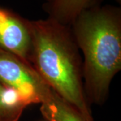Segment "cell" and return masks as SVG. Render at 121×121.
Segmentation results:
<instances>
[{"mask_svg": "<svg viewBox=\"0 0 121 121\" xmlns=\"http://www.w3.org/2000/svg\"><path fill=\"white\" fill-rule=\"evenodd\" d=\"M83 55V89L87 104H102L121 69V9L110 5L86 9L71 25Z\"/></svg>", "mask_w": 121, "mask_h": 121, "instance_id": "1", "label": "cell"}, {"mask_svg": "<svg viewBox=\"0 0 121 121\" xmlns=\"http://www.w3.org/2000/svg\"><path fill=\"white\" fill-rule=\"evenodd\" d=\"M31 25L30 65L52 90L94 121L83 89V60L71 26L50 17L31 20Z\"/></svg>", "mask_w": 121, "mask_h": 121, "instance_id": "2", "label": "cell"}, {"mask_svg": "<svg viewBox=\"0 0 121 121\" xmlns=\"http://www.w3.org/2000/svg\"><path fill=\"white\" fill-rule=\"evenodd\" d=\"M0 82L16 90L28 105L40 104L43 80L32 65L0 49Z\"/></svg>", "mask_w": 121, "mask_h": 121, "instance_id": "3", "label": "cell"}, {"mask_svg": "<svg viewBox=\"0 0 121 121\" xmlns=\"http://www.w3.org/2000/svg\"><path fill=\"white\" fill-rule=\"evenodd\" d=\"M0 49L30 65L32 51L31 20L0 7Z\"/></svg>", "mask_w": 121, "mask_h": 121, "instance_id": "4", "label": "cell"}, {"mask_svg": "<svg viewBox=\"0 0 121 121\" xmlns=\"http://www.w3.org/2000/svg\"><path fill=\"white\" fill-rule=\"evenodd\" d=\"M40 112L48 121H90L44 83L39 92Z\"/></svg>", "mask_w": 121, "mask_h": 121, "instance_id": "5", "label": "cell"}, {"mask_svg": "<svg viewBox=\"0 0 121 121\" xmlns=\"http://www.w3.org/2000/svg\"><path fill=\"white\" fill-rule=\"evenodd\" d=\"M102 0H52L43 5L48 17L61 24L71 26L83 11L100 5Z\"/></svg>", "mask_w": 121, "mask_h": 121, "instance_id": "6", "label": "cell"}, {"mask_svg": "<svg viewBox=\"0 0 121 121\" xmlns=\"http://www.w3.org/2000/svg\"><path fill=\"white\" fill-rule=\"evenodd\" d=\"M28 106L16 91L0 82V121H17Z\"/></svg>", "mask_w": 121, "mask_h": 121, "instance_id": "7", "label": "cell"}, {"mask_svg": "<svg viewBox=\"0 0 121 121\" xmlns=\"http://www.w3.org/2000/svg\"><path fill=\"white\" fill-rule=\"evenodd\" d=\"M114 1H115L116 2H117L118 4H119L121 5V0H114Z\"/></svg>", "mask_w": 121, "mask_h": 121, "instance_id": "8", "label": "cell"}, {"mask_svg": "<svg viewBox=\"0 0 121 121\" xmlns=\"http://www.w3.org/2000/svg\"><path fill=\"white\" fill-rule=\"evenodd\" d=\"M46 1H47V3H48V2H51V1H52V0H46Z\"/></svg>", "mask_w": 121, "mask_h": 121, "instance_id": "9", "label": "cell"}]
</instances>
